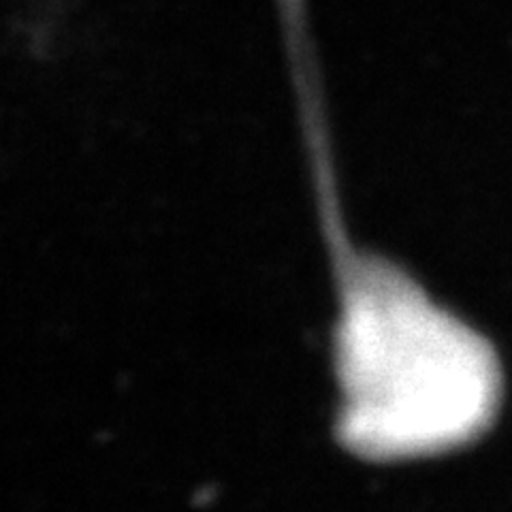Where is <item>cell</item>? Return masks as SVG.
<instances>
[{"instance_id": "cell-1", "label": "cell", "mask_w": 512, "mask_h": 512, "mask_svg": "<svg viewBox=\"0 0 512 512\" xmlns=\"http://www.w3.org/2000/svg\"><path fill=\"white\" fill-rule=\"evenodd\" d=\"M295 103L338 299L342 446L365 461H402L472 442L500 406L498 357L404 265L352 239L323 86L299 88Z\"/></svg>"}]
</instances>
